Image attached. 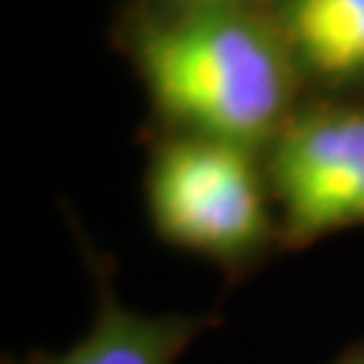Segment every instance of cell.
Instances as JSON below:
<instances>
[{
    "label": "cell",
    "mask_w": 364,
    "mask_h": 364,
    "mask_svg": "<svg viewBox=\"0 0 364 364\" xmlns=\"http://www.w3.org/2000/svg\"><path fill=\"white\" fill-rule=\"evenodd\" d=\"M306 97L364 100V0H264Z\"/></svg>",
    "instance_id": "4"
},
{
    "label": "cell",
    "mask_w": 364,
    "mask_h": 364,
    "mask_svg": "<svg viewBox=\"0 0 364 364\" xmlns=\"http://www.w3.org/2000/svg\"><path fill=\"white\" fill-rule=\"evenodd\" d=\"M97 310L88 331L64 352H31L4 364H176L200 334L215 325L213 316L140 313L119 301L100 279Z\"/></svg>",
    "instance_id": "5"
},
{
    "label": "cell",
    "mask_w": 364,
    "mask_h": 364,
    "mask_svg": "<svg viewBox=\"0 0 364 364\" xmlns=\"http://www.w3.org/2000/svg\"><path fill=\"white\" fill-rule=\"evenodd\" d=\"M146 207L161 240L243 277L279 249L267 173L252 149L158 131L146 164Z\"/></svg>",
    "instance_id": "2"
},
{
    "label": "cell",
    "mask_w": 364,
    "mask_h": 364,
    "mask_svg": "<svg viewBox=\"0 0 364 364\" xmlns=\"http://www.w3.org/2000/svg\"><path fill=\"white\" fill-rule=\"evenodd\" d=\"M331 364H364V340H361V343L346 346V349L340 352V355H337Z\"/></svg>",
    "instance_id": "6"
},
{
    "label": "cell",
    "mask_w": 364,
    "mask_h": 364,
    "mask_svg": "<svg viewBox=\"0 0 364 364\" xmlns=\"http://www.w3.org/2000/svg\"><path fill=\"white\" fill-rule=\"evenodd\" d=\"M164 4H182V6H215V4H264V0H164Z\"/></svg>",
    "instance_id": "7"
},
{
    "label": "cell",
    "mask_w": 364,
    "mask_h": 364,
    "mask_svg": "<svg viewBox=\"0 0 364 364\" xmlns=\"http://www.w3.org/2000/svg\"><path fill=\"white\" fill-rule=\"evenodd\" d=\"M116 37L161 131L170 134L264 155L306 97L289 43L264 4L136 0Z\"/></svg>",
    "instance_id": "1"
},
{
    "label": "cell",
    "mask_w": 364,
    "mask_h": 364,
    "mask_svg": "<svg viewBox=\"0 0 364 364\" xmlns=\"http://www.w3.org/2000/svg\"><path fill=\"white\" fill-rule=\"evenodd\" d=\"M261 161L279 249L364 225V100L304 97Z\"/></svg>",
    "instance_id": "3"
}]
</instances>
